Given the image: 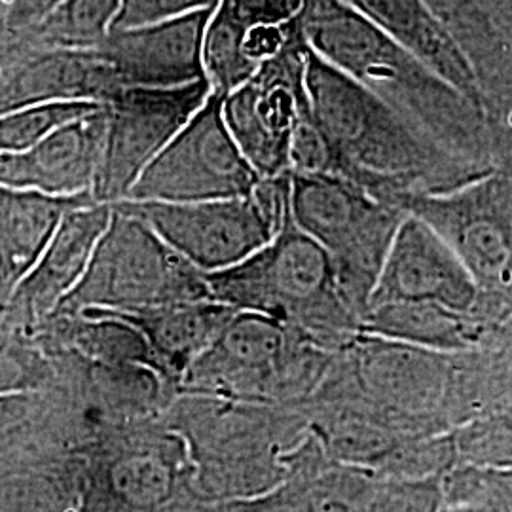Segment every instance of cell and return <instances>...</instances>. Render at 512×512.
<instances>
[{"mask_svg":"<svg viewBox=\"0 0 512 512\" xmlns=\"http://www.w3.org/2000/svg\"><path fill=\"white\" fill-rule=\"evenodd\" d=\"M105 107L97 101H40L0 112V156L37 145L54 129Z\"/></svg>","mask_w":512,"mask_h":512,"instance_id":"obj_24","label":"cell"},{"mask_svg":"<svg viewBox=\"0 0 512 512\" xmlns=\"http://www.w3.org/2000/svg\"><path fill=\"white\" fill-rule=\"evenodd\" d=\"M122 0H63L42 25L50 37L69 46L101 44L109 37Z\"/></svg>","mask_w":512,"mask_h":512,"instance_id":"obj_26","label":"cell"},{"mask_svg":"<svg viewBox=\"0 0 512 512\" xmlns=\"http://www.w3.org/2000/svg\"><path fill=\"white\" fill-rule=\"evenodd\" d=\"M205 275L238 266L264 249L289 219V175L262 179L253 194L209 202H122Z\"/></svg>","mask_w":512,"mask_h":512,"instance_id":"obj_10","label":"cell"},{"mask_svg":"<svg viewBox=\"0 0 512 512\" xmlns=\"http://www.w3.org/2000/svg\"><path fill=\"white\" fill-rule=\"evenodd\" d=\"M112 219L110 203H90L71 211L33 270L6 300L10 329L33 334L48 321L90 268L97 243Z\"/></svg>","mask_w":512,"mask_h":512,"instance_id":"obj_15","label":"cell"},{"mask_svg":"<svg viewBox=\"0 0 512 512\" xmlns=\"http://www.w3.org/2000/svg\"><path fill=\"white\" fill-rule=\"evenodd\" d=\"M310 48L300 27L291 44L262 63L245 84L222 99V112L241 152L262 179L291 173L294 129L308 107Z\"/></svg>","mask_w":512,"mask_h":512,"instance_id":"obj_12","label":"cell"},{"mask_svg":"<svg viewBox=\"0 0 512 512\" xmlns=\"http://www.w3.org/2000/svg\"><path fill=\"white\" fill-rule=\"evenodd\" d=\"M211 93L188 124L148 164L129 190L131 202L188 203L243 198L262 177L241 152Z\"/></svg>","mask_w":512,"mask_h":512,"instance_id":"obj_11","label":"cell"},{"mask_svg":"<svg viewBox=\"0 0 512 512\" xmlns=\"http://www.w3.org/2000/svg\"><path fill=\"white\" fill-rule=\"evenodd\" d=\"M213 93L207 80L181 88H122L107 107V133L93 198L118 203L148 164L202 109Z\"/></svg>","mask_w":512,"mask_h":512,"instance_id":"obj_13","label":"cell"},{"mask_svg":"<svg viewBox=\"0 0 512 512\" xmlns=\"http://www.w3.org/2000/svg\"><path fill=\"white\" fill-rule=\"evenodd\" d=\"M236 313L215 300H198L114 315L141 330L160 374L179 393L186 370L211 348Z\"/></svg>","mask_w":512,"mask_h":512,"instance_id":"obj_21","label":"cell"},{"mask_svg":"<svg viewBox=\"0 0 512 512\" xmlns=\"http://www.w3.org/2000/svg\"><path fill=\"white\" fill-rule=\"evenodd\" d=\"M294 224L329 255L349 306L361 315L408 213L359 184L325 173H289Z\"/></svg>","mask_w":512,"mask_h":512,"instance_id":"obj_6","label":"cell"},{"mask_svg":"<svg viewBox=\"0 0 512 512\" xmlns=\"http://www.w3.org/2000/svg\"><path fill=\"white\" fill-rule=\"evenodd\" d=\"M298 27L313 54L382 97L446 150L469 158L480 110L346 0H304Z\"/></svg>","mask_w":512,"mask_h":512,"instance_id":"obj_2","label":"cell"},{"mask_svg":"<svg viewBox=\"0 0 512 512\" xmlns=\"http://www.w3.org/2000/svg\"><path fill=\"white\" fill-rule=\"evenodd\" d=\"M63 0H6L8 21L14 27L44 23Z\"/></svg>","mask_w":512,"mask_h":512,"instance_id":"obj_30","label":"cell"},{"mask_svg":"<svg viewBox=\"0 0 512 512\" xmlns=\"http://www.w3.org/2000/svg\"><path fill=\"white\" fill-rule=\"evenodd\" d=\"M304 0H220L205 31L207 54L222 63L243 61V38L260 25H291Z\"/></svg>","mask_w":512,"mask_h":512,"instance_id":"obj_22","label":"cell"},{"mask_svg":"<svg viewBox=\"0 0 512 512\" xmlns=\"http://www.w3.org/2000/svg\"><path fill=\"white\" fill-rule=\"evenodd\" d=\"M205 277L211 300L291 325L332 353L361 336V315L342 293L327 251L294 224L291 211L264 249Z\"/></svg>","mask_w":512,"mask_h":512,"instance_id":"obj_3","label":"cell"},{"mask_svg":"<svg viewBox=\"0 0 512 512\" xmlns=\"http://www.w3.org/2000/svg\"><path fill=\"white\" fill-rule=\"evenodd\" d=\"M429 224L473 277L486 329L512 325V175H484L401 203Z\"/></svg>","mask_w":512,"mask_h":512,"instance_id":"obj_8","label":"cell"},{"mask_svg":"<svg viewBox=\"0 0 512 512\" xmlns=\"http://www.w3.org/2000/svg\"><path fill=\"white\" fill-rule=\"evenodd\" d=\"M442 478H378L374 476L349 512H442Z\"/></svg>","mask_w":512,"mask_h":512,"instance_id":"obj_25","label":"cell"},{"mask_svg":"<svg viewBox=\"0 0 512 512\" xmlns=\"http://www.w3.org/2000/svg\"><path fill=\"white\" fill-rule=\"evenodd\" d=\"M57 376L54 355L35 334L8 329L0 336V397L48 391Z\"/></svg>","mask_w":512,"mask_h":512,"instance_id":"obj_23","label":"cell"},{"mask_svg":"<svg viewBox=\"0 0 512 512\" xmlns=\"http://www.w3.org/2000/svg\"><path fill=\"white\" fill-rule=\"evenodd\" d=\"M10 329L8 325V310H6V302H0V336Z\"/></svg>","mask_w":512,"mask_h":512,"instance_id":"obj_31","label":"cell"},{"mask_svg":"<svg viewBox=\"0 0 512 512\" xmlns=\"http://www.w3.org/2000/svg\"><path fill=\"white\" fill-rule=\"evenodd\" d=\"M454 459L471 471L512 473V421H473L452 439Z\"/></svg>","mask_w":512,"mask_h":512,"instance_id":"obj_27","label":"cell"},{"mask_svg":"<svg viewBox=\"0 0 512 512\" xmlns=\"http://www.w3.org/2000/svg\"><path fill=\"white\" fill-rule=\"evenodd\" d=\"M82 512H171L194 505V467L179 433L156 420L74 454Z\"/></svg>","mask_w":512,"mask_h":512,"instance_id":"obj_9","label":"cell"},{"mask_svg":"<svg viewBox=\"0 0 512 512\" xmlns=\"http://www.w3.org/2000/svg\"><path fill=\"white\" fill-rule=\"evenodd\" d=\"M332 351L277 319L238 311L211 348L186 370L179 395L272 404L321 382Z\"/></svg>","mask_w":512,"mask_h":512,"instance_id":"obj_4","label":"cell"},{"mask_svg":"<svg viewBox=\"0 0 512 512\" xmlns=\"http://www.w3.org/2000/svg\"><path fill=\"white\" fill-rule=\"evenodd\" d=\"M198 300H211L205 274L145 220L112 205L88 272L55 313H131Z\"/></svg>","mask_w":512,"mask_h":512,"instance_id":"obj_7","label":"cell"},{"mask_svg":"<svg viewBox=\"0 0 512 512\" xmlns=\"http://www.w3.org/2000/svg\"><path fill=\"white\" fill-rule=\"evenodd\" d=\"M346 349L361 393L385 412L423 418L444 403L450 382L444 353L368 334Z\"/></svg>","mask_w":512,"mask_h":512,"instance_id":"obj_16","label":"cell"},{"mask_svg":"<svg viewBox=\"0 0 512 512\" xmlns=\"http://www.w3.org/2000/svg\"><path fill=\"white\" fill-rule=\"evenodd\" d=\"M376 304L431 306L480 323L473 277L452 247L414 215L403 220L393 239L366 308Z\"/></svg>","mask_w":512,"mask_h":512,"instance_id":"obj_14","label":"cell"},{"mask_svg":"<svg viewBox=\"0 0 512 512\" xmlns=\"http://www.w3.org/2000/svg\"><path fill=\"white\" fill-rule=\"evenodd\" d=\"M260 404L177 395L162 421L186 442L196 503L266 494L291 476L289 456L272 442Z\"/></svg>","mask_w":512,"mask_h":512,"instance_id":"obj_5","label":"cell"},{"mask_svg":"<svg viewBox=\"0 0 512 512\" xmlns=\"http://www.w3.org/2000/svg\"><path fill=\"white\" fill-rule=\"evenodd\" d=\"M90 203H95L92 194L57 198L0 186V302L33 270L65 217Z\"/></svg>","mask_w":512,"mask_h":512,"instance_id":"obj_20","label":"cell"},{"mask_svg":"<svg viewBox=\"0 0 512 512\" xmlns=\"http://www.w3.org/2000/svg\"><path fill=\"white\" fill-rule=\"evenodd\" d=\"M306 95L311 120L329 145V175L380 200L401 207L408 198L448 192L480 177L467 160L311 50Z\"/></svg>","mask_w":512,"mask_h":512,"instance_id":"obj_1","label":"cell"},{"mask_svg":"<svg viewBox=\"0 0 512 512\" xmlns=\"http://www.w3.org/2000/svg\"><path fill=\"white\" fill-rule=\"evenodd\" d=\"M194 507H196V503L194 505H186V507H179V509L171 512H194Z\"/></svg>","mask_w":512,"mask_h":512,"instance_id":"obj_32","label":"cell"},{"mask_svg":"<svg viewBox=\"0 0 512 512\" xmlns=\"http://www.w3.org/2000/svg\"><path fill=\"white\" fill-rule=\"evenodd\" d=\"M213 12L110 33L99 54L118 88H181L207 80L203 40Z\"/></svg>","mask_w":512,"mask_h":512,"instance_id":"obj_17","label":"cell"},{"mask_svg":"<svg viewBox=\"0 0 512 512\" xmlns=\"http://www.w3.org/2000/svg\"><path fill=\"white\" fill-rule=\"evenodd\" d=\"M107 133V107L54 129L37 145L0 156V186L57 198L92 194Z\"/></svg>","mask_w":512,"mask_h":512,"instance_id":"obj_18","label":"cell"},{"mask_svg":"<svg viewBox=\"0 0 512 512\" xmlns=\"http://www.w3.org/2000/svg\"><path fill=\"white\" fill-rule=\"evenodd\" d=\"M359 14L406 52L439 74L476 109L482 110V90L475 69L454 38L429 10L425 0H346Z\"/></svg>","mask_w":512,"mask_h":512,"instance_id":"obj_19","label":"cell"},{"mask_svg":"<svg viewBox=\"0 0 512 512\" xmlns=\"http://www.w3.org/2000/svg\"><path fill=\"white\" fill-rule=\"evenodd\" d=\"M219 4L220 0H122L110 33L184 18L198 12H209Z\"/></svg>","mask_w":512,"mask_h":512,"instance_id":"obj_29","label":"cell"},{"mask_svg":"<svg viewBox=\"0 0 512 512\" xmlns=\"http://www.w3.org/2000/svg\"><path fill=\"white\" fill-rule=\"evenodd\" d=\"M194 512H311V507L304 482L298 476H291L285 484L266 494L196 503Z\"/></svg>","mask_w":512,"mask_h":512,"instance_id":"obj_28","label":"cell"}]
</instances>
